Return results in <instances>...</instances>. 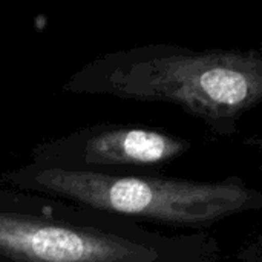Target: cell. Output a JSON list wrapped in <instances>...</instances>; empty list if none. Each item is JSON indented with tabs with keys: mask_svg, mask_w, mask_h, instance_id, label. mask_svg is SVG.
<instances>
[{
	"mask_svg": "<svg viewBox=\"0 0 262 262\" xmlns=\"http://www.w3.org/2000/svg\"><path fill=\"white\" fill-rule=\"evenodd\" d=\"M244 144H246L249 149H252V150H255V152L258 154V157L261 158L262 163V135L250 137V138L244 140Z\"/></svg>",
	"mask_w": 262,
	"mask_h": 262,
	"instance_id": "obj_6",
	"label": "cell"
},
{
	"mask_svg": "<svg viewBox=\"0 0 262 262\" xmlns=\"http://www.w3.org/2000/svg\"><path fill=\"white\" fill-rule=\"evenodd\" d=\"M0 184L104 213L203 232L262 210V192L239 177L195 181L147 173L75 172L26 164L0 173Z\"/></svg>",
	"mask_w": 262,
	"mask_h": 262,
	"instance_id": "obj_3",
	"label": "cell"
},
{
	"mask_svg": "<svg viewBox=\"0 0 262 262\" xmlns=\"http://www.w3.org/2000/svg\"><path fill=\"white\" fill-rule=\"evenodd\" d=\"M192 143L170 132L103 123L37 144L31 164L75 172L132 173L169 164L186 155Z\"/></svg>",
	"mask_w": 262,
	"mask_h": 262,
	"instance_id": "obj_4",
	"label": "cell"
},
{
	"mask_svg": "<svg viewBox=\"0 0 262 262\" xmlns=\"http://www.w3.org/2000/svg\"><path fill=\"white\" fill-rule=\"evenodd\" d=\"M204 232L164 235L138 221L0 184V262H198Z\"/></svg>",
	"mask_w": 262,
	"mask_h": 262,
	"instance_id": "obj_2",
	"label": "cell"
},
{
	"mask_svg": "<svg viewBox=\"0 0 262 262\" xmlns=\"http://www.w3.org/2000/svg\"><path fill=\"white\" fill-rule=\"evenodd\" d=\"M236 258L239 262H262V233L252 239Z\"/></svg>",
	"mask_w": 262,
	"mask_h": 262,
	"instance_id": "obj_5",
	"label": "cell"
},
{
	"mask_svg": "<svg viewBox=\"0 0 262 262\" xmlns=\"http://www.w3.org/2000/svg\"><path fill=\"white\" fill-rule=\"evenodd\" d=\"M201 262H218V253H215V255H210V256H207L206 259H203Z\"/></svg>",
	"mask_w": 262,
	"mask_h": 262,
	"instance_id": "obj_7",
	"label": "cell"
},
{
	"mask_svg": "<svg viewBox=\"0 0 262 262\" xmlns=\"http://www.w3.org/2000/svg\"><path fill=\"white\" fill-rule=\"evenodd\" d=\"M63 91L173 104L210 132L233 137L241 118L262 103V54L178 45L135 46L88 61Z\"/></svg>",
	"mask_w": 262,
	"mask_h": 262,
	"instance_id": "obj_1",
	"label": "cell"
}]
</instances>
